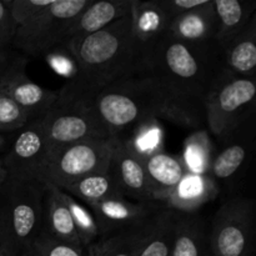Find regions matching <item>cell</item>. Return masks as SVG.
Here are the masks:
<instances>
[{
	"instance_id": "obj_1",
	"label": "cell",
	"mask_w": 256,
	"mask_h": 256,
	"mask_svg": "<svg viewBox=\"0 0 256 256\" xmlns=\"http://www.w3.org/2000/svg\"><path fill=\"white\" fill-rule=\"evenodd\" d=\"M62 44L74 55L78 70L59 90L58 104L84 105L106 85L140 72L130 14L94 34Z\"/></svg>"
},
{
	"instance_id": "obj_2",
	"label": "cell",
	"mask_w": 256,
	"mask_h": 256,
	"mask_svg": "<svg viewBox=\"0 0 256 256\" xmlns=\"http://www.w3.org/2000/svg\"><path fill=\"white\" fill-rule=\"evenodd\" d=\"M224 70L222 49L215 42L188 44L166 35L142 74L152 75L169 89L205 104Z\"/></svg>"
},
{
	"instance_id": "obj_3",
	"label": "cell",
	"mask_w": 256,
	"mask_h": 256,
	"mask_svg": "<svg viewBox=\"0 0 256 256\" xmlns=\"http://www.w3.org/2000/svg\"><path fill=\"white\" fill-rule=\"evenodd\" d=\"M80 106L85 108L116 140L128 138L146 120L158 119L152 80L145 74L106 85Z\"/></svg>"
},
{
	"instance_id": "obj_4",
	"label": "cell",
	"mask_w": 256,
	"mask_h": 256,
	"mask_svg": "<svg viewBox=\"0 0 256 256\" xmlns=\"http://www.w3.org/2000/svg\"><path fill=\"white\" fill-rule=\"evenodd\" d=\"M46 186L38 178H6L0 186V212L15 242L25 250L42 230Z\"/></svg>"
},
{
	"instance_id": "obj_5",
	"label": "cell",
	"mask_w": 256,
	"mask_h": 256,
	"mask_svg": "<svg viewBox=\"0 0 256 256\" xmlns=\"http://www.w3.org/2000/svg\"><path fill=\"white\" fill-rule=\"evenodd\" d=\"M118 140H84L50 150L38 179L64 189L72 182L98 172H108Z\"/></svg>"
},
{
	"instance_id": "obj_6",
	"label": "cell",
	"mask_w": 256,
	"mask_h": 256,
	"mask_svg": "<svg viewBox=\"0 0 256 256\" xmlns=\"http://www.w3.org/2000/svg\"><path fill=\"white\" fill-rule=\"evenodd\" d=\"M256 82L254 78L235 76L222 72L205 100V122L219 139L235 134L254 108Z\"/></svg>"
},
{
	"instance_id": "obj_7",
	"label": "cell",
	"mask_w": 256,
	"mask_h": 256,
	"mask_svg": "<svg viewBox=\"0 0 256 256\" xmlns=\"http://www.w3.org/2000/svg\"><path fill=\"white\" fill-rule=\"evenodd\" d=\"M92 0H52L40 14L25 20L15 29L12 48L25 55L42 56L65 42L75 18Z\"/></svg>"
},
{
	"instance_id": "obj_8",
	"label": "cell",
	"mask_w": 256,
	"mask_h": 256,
	"mask_svg": "<svg viewBox=\"0 0 256 256\" xmlns=\"http://www.w3.org/2000/svg\"><path fill=\"white\" fill-rule=\"evenodd\" d=\"M254 200L232 198L218 208L210 224V256H250L254 244Z\"/></svg>"
},
{
	"instance_id": "obj_9",
	"label": "cell",
	"mask_w": 256,
	"mask_h": 256,
	"mask_svg": "<svg viewBox=\"0 0 256 256\" xmlns=\"http://www.w3.org/2000/svg\"><path fill=\"white\" fill-rule=\"evenodd\" d=\"M39 122L49 140L50 150L84 140L112 139L85 108L76 105L56 104Z\"/></svg>"
},
{
	"instance_id": "obj_10",
	"label": "cell",
	"mask_w": 256,
	"mask_h": 256,
	"mask_svg": "<svg viewBox=\"0 0 256 256\" xmlns=\"http://www.w3.org/2000/svg\"><path fill=\"white\" fill-rule=\"evenodd\" d=\"M26 58L14 55L0 78V88L16 102L28 120L42 119L59 102V90L46 89L30 79L26 72Z\"/></svg>"
},
{
	"instance_id": "obj_11",
	"label": "cell",
	"mask_w": 256,
	"mask_h": 256,
	"mask_svg": "<svg viewBox=\"0 0 256 256\" xmlns=\"http://www.w3.org/2000/svg\"><path fill=\"white\" fill-rule=\"evenodd\" d=\"M49 152V140L39 120L28 122L2 156L8 176L38 178Z\"/></svg>"
},
{
	"instance_id": "obj_12",
	"label": "cell",
	"mask_w": 256,
	"mask_h": 256,
	"mask_svg": "<svg viewBox=\"0 0 256 256\" xmlns=\"http://www.w3.org/2000/svg\"><path fill=\"white\" fill-rule=\"evenodd\" d=\"M132 34L140 60V72L149 65L152 52L168 35L172 19L160 5L159 0H132Z\"/></svg>"
},
{
	"instance_id": "obj_13",
	"label": "cell",
	"mask_w": 256,
	"mask_h": 256,
	"mask_svg": "<svg viewBox=\"0 0 256 256\" xmlns=\"http://www.w3.org/2000/svg\"><path fill=\"white\" fill-rule=\"evenodd\" d=\"M162 205L130 202L125 196L112 198L88 206L99 224L102 236L139 229Z\"/></svg>"
},
{
	"instance_id": "obj_14",
	"label": "cell",
	"mask_w": 256,
	"mask_h": 256,
	"mask_svg": "<svg viewBox=\"0 0 256 256\" xmlns=\"http://www.w3.org/2000/svg\"><path fill=\"white\" fill-rule=\"evenodd\" d=\"M109 172L126 199L156 204L152 199V186L142 159L134 154L122 140H118L115 145Z\"/></svg>"
},
{
	"instance_id": "obj_15",
	"label": "cell",
	"mask_w": 256,
	"mask_h": 256,
	"mask_svg": "<svg viewBox=\"0 0 256 256\" xmlns=\"http://www.w3.org/2000/svg\"><path fill=\"white\" fill-rule=\"evenodd\" d=\"M179 212L160 206L139 228L136 256H170Z\"/></svg>"
},
{
	"instance_id": "obj_16",
	"label": "cell",
	"mask_w": 256,
	"mask_h": 256,
	"mask_svg": "<svg viewBox=\"0 0 256 256\" xmlns=\"http://www.w3.org/2000/svg\"><path fill=\"white\" fill-rule=\"evenodd\" d=\"M218 30V18L214 0L174 18L169 25L168 35L188 44H212Z\"/></svg>"
},
{
	"instance_id": "obj_17",
	"label": "cell",
	"mask_w": 256,
	"mask_h": 256,
	"mask_svg": "<svg viewBox=\"0 0 256 256\" xmlns=\"http://www.w3.org/2000/svg\"><path fill=\"white\" fill-rule=\"evenodd\" d=\"M218 184L206 174L186 172L170 192L162 206L180 214H195L202 206L218 196Z\"/></svg>"
},
{
	"instance_id": "obj_18",
	"label": "cell",
	"mask_w": 256,
	"mask_h": 256,
	"mask_svg": "<svg viewBox=\"0 0 256 256\" xmlns=\"http://www.w3.org/2000/svg\"><path fill=\"white\" fill-rule=\"evenodd\" d=\"M132 0L92 2L70 24L65 42L94 34L132 12Z\"/></svg>"
},
{
	"instance_id": "obj_19",
	"label": "cell",
	"mask_w": 256,
	"mask_h": 256,
	"mask_svg": "<svg viewBox=\"0 0 256 256\" xmlns=\"http://www.w3.org/2000/svg\"><path fill=\"white\" fill-rule=\"evenodd\" d=\"M149 178L152 192V199L156 204L162 205L178 182L186 172L182 156L168 154L165 150L142 158Z\"/></svg>"
},
{
	"instance_id": "obj_20",
	"label": "cell",
	"mask_w": 256,
	"mask_h": 256,
	"mask_svg": "<svg viewBox=\"0 0 256 256\" xmlns=\"http://www.w3.org/2000/svg\"><path fill=\"white\" fill-rule=\"evenodd\" d=\"M218 30L215 44L224 49L248 28L256 15L252 0H214Z\"/></svg>"
},
{
	"instance_id": "obj_21",
	"label": "cell",
	"mask_w": 256,
	"mask_h": 256,
	"mask_svg": "<svg viewBox=\"0 0 256 256\" xmlns=\"http://www.w3.org/2000/svg\"><path fill=\"white\" fill-rule=\"evenodd\" d=\"M45 186L46 192L44 199V219L42 232L60 242L84 249L80 242L72 214L62 198V189L52 184H45Z\"/></svg>"
},
{
	"instance_id": "obj_22",
	"label": "cell",
	"mask_w": 256,
	"mask_h": 256,
	"mask_svg": "<svg viewBox=\"0 0 256 256\" xmlns=\"http://www.w3.org/2000/svg\"><path fill=\"white\" fill-rule=\"evenodd\" d=\"M225 70L235 76L254 78L256 70V15L246 29L222 49Z\"/></svg>"
},
{
	"instance_id": "obj_23",
	"label": "cell",
	"mask_w": 256,
	"mask_h": 256,
	"mask_svg": "<svg viewBox=\"0 0 256 256\" xmlns=\"http://www.w3.org/2000/svg\"><path fill=\"white\" fill-rule=\"evenodd\" d=\"M208 228L196 214L178 215L176 232L170 256H210Z\"/></svg>"
},
{
	"instance_id": "obj_24",
	"label": "cell",
	"mask_w": 256,
	"mask_h": 256,
	"mask_svg": "<svg viewBox=\"0 0 256 256\" xmlns=\"http://www.w3.org/2000/svg\"><path fill=\"white\" fill-rule=\"evenodd\" d=\"M62 190L86 206L99 204L112 198L124 196L110 172L88 175L72 182Z\"/></svg>"
},
{
	"instance_id": "obj_25",
	"label": "cell",
	"mask_w": 256,
	"mask_h": 256,
	"mask_svg": "<svg viewBox=\"0 0 256 256\" xmlns=\"http://www.w3.org/2000/svg\"><path fill=\"white\" fill-rule=\"evenodd\" d=\"M249 146L245 142H232L212 156L208 175L214 182H229L246 164Z\"/></svg>"
},
{
	"instance_id": "obj_26",
	"label": "cell",
	"mask_w": 256,
	"mask_h": 256,
	"mask_svg": "<svg viewBox=\"0 0 256 256\" xmlns=\"http://www.w3.org/2000/svg\"><path fill=\"white\" fill-rule=\"evenodd\" d=\"M182 159L186 172L208 175L212 159V145L205 130H196L185 139Z\"/></svg>"
},
{
	"instance_id": "obj_27",
	"label": "cell",
	"mask_w": 256,
	"mask_h": 256,
	"mask_svg": "<svg viewBox=\"0 0 256 256\" xmlns=\"http://www.w3.org/2000/svg\"><path fill=\"white\" fill-rule=\"evenodd\" d=\"M139 229L102 236L85 250L86 256H136Z\"/></svg>"
},
{
	"instance_id": "obj_28",
	"label": "cell",
	"mask_w": 256,
	"mask_h": 256,
	"mask_svg": "<svg viewBox=\"0 0 256 256\" xmlns=\"http://www.w3.org/2000/svg\"><path fill=\"white\" fill-rule=\"evenodd\" d=\"M62 198L74 220L80 242H82V248L86 250L90 245H92L102 238L99 224H98L92 212L86 205L65 192L64 190H62Z\"/></svg>"
},
{
	"instance_id": "obj_29",
	"label": "cell",
	"mask_w": 256,
	"mask_h": 256,
	"mask_svg": "<svg viewBox=\"0 0 256 256\" xmlns=\"http://www.w3.org/2000/svg\"><path fill=\"white\" fill-rule=\"evenodd\" d=\"M162 128L158 119H149L140 124L128 138L122 139L128 148L138 156L145 158L164 150L162 148Z\"/></svg>"
},
{
	"instance_id": "obj_30",
	"label": "cell",
	"mask_w": 256,
	"mask_h": 256,
	"mask_svg": "<svg viewBox=\"0 0 256 256\" xmlns=\"http://www.w3.org/2000/svg\"><path fill=\"white\" fill-rule=\"evenodd\" d=\"M30 256H85V250L40 232L28 249Z\"/></svg>"
},
{
	"instance_id": "obj_31",
	"label": "cell",
	"mask_w": 256,
	"mask_h": 256,
	"mask_svg": "<svg viewBox=\"0 0 256 256\" xmlns=\"http://www.w3.org/2000/svg\"><path fill=\"white\" fill-rule=\"evenodd\" d=\"M29 122L16 102L0 88V132H19Z\"/></svg>"
},
{
	"instance_id": "obj_32",
	"label": "cell",
	"mask_w": 256,
	"mask_h": 256,
	"mask_svg": "<svg viewBox=\"0 0 256 256\" xmlns=\"http://www.w3.org/2000/svg\"><path fill=\"white\" fill-rule=\"evenodd\" d=\"M44 56H46L48 62L54 68L55 72L64 75L68 82H70L76 75V62H75L74 55L65 44L58 45Z\"/></svg>"
},
{
	"instance_id": "obj_33",
	"label": "cell",
	"mask_w": 256,
	"mask_h": 256,
	"mask_svg": "<svg viewBox=\"0 0 256 256\" xmlns=\"http://www.w3.org/2000/svg\"><path fill=\"white\" fill-rule=\"evenodd\" d=\"M52 0H9L10 14L15 25H20L25 20L40 14L46 9Z\"/></svg>"
},
{
	"instance_id": "obj_34",
	"label": "cell",
	"mask_w": 256,
	"mask_h": 256,
	"mask_svg": "<svg viewBox=\"0 0 256 256\" xmlns=\"http://www.w3.org/2000/svg\"><path fill=\"white\" fill-rule=\"evenodd\" d=\"M15 25L10 14L9 0H0V50H8L14 39Z\"/></svg>"
},
{
	"instance_id": "obj_35",
	"label": "cell",
	"mask_w": 256,
	"mask_h": 256,
	"mask_svg": "<svg viewBox=\"0 0 256 256\" xmlns=\"http://www.w3.org/2000/svg\"><path fill=\"white\" fill-rule=\"evenodd\" d=\"M159 2L168 16L172 20L189 10L202 6L208 0H159Z\"/></svg>"
},
{
	"instance_id": "obj_36",
	"label": "cell",
	"mask_w": 256,
	"mask_h": 256,
	"mask_svg": "<svg viewBox=\"0 0 256 256\" xmlns=\"http://www.w3.org/2000/svg\"><path fill=\"white\" fill-rule=\"evenodd\" d=\"M20 246L15 242L4 216L0 212V256H19Z\"/></svg>"
},
{
	"instance_id": "obj_37",
	"label": "cell",
	"mask_w": 256,
	"mask_h": 256,
	"mask_svg": "<svg viewBox=\"0 0 256 256\" xmlns=\"http://www.w3.org/2000/svg\"><path fill=\"white\" fill-rule=\"evenodd\" d=\"M14 55L15 54L10 49L0 50V78L2 76L4 72L8 69V66H9V64L12 62Z\"/></svg>"
},
{
	"instance_id": "obj_38",
	"label": "cell",
	"mask_w": 256,
	"mask_h": 256,
	"mask_svg": "<svg viewBox=\"0 0 256 256\" xmlns=\"http://www.w3.org/2000/svg\"><path fill=\"white\" fill-rule=\"evenodd\" d=\"M6 178H8V172L4 166V162H2V158L0 156V186L4 184Z\"/></svg>"
},
{
	"instance_id": "obj_39",
	"label": "cell",
	"mask_w": 256,
	"mask_h": 256,
	"mask_svg": "<svg viewBox=\"0 0 256 256\" xmlns=\"http://www.w3.org/2000/svg\"><path fill=\"white\" fill-rule=\"evenodd\" d=\"M8 146H9V140H8V138L4 134L0 132V152H5Z\"/></svg>"
},
{
	"instance_id": "obj_40",
	"label": "cell",
	"mask_w": 256,
	"mask_h": 256,
	"mask_svg": "<svg viewBox=\"0 0 256 256\" xmlns=\"http://www.w3.org/2000/svg\"><path fill=\"white\" fill-rule=\"evenodd\" d=\"M19 256H30V254H29V252H28V250H22Z\"/></svg>"
},
{
	"instance_id": "obj_41",
	"label": "cell",
	"mask_w": 256,
	"mask_h": 256,
	"mask_svg": "<svg viewBox=\"0 0 256 256\" xmlns=\"http://www.w3.org/2000/svg\"><path fill=\"white\" fill-rule=\"evenodd\" d=\"M85 256H86V255H85Z\"/></svg>"
}]
</instances>
